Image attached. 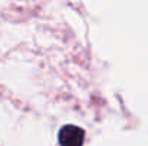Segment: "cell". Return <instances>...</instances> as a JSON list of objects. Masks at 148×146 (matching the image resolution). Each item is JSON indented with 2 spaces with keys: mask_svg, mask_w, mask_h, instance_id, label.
Segmentation results:
<instances>
[{
  "mask_svg": "<svg viewBox=\"0 0 148 146\" xmlns=\"http://www.w3.org/2000/svg\"><path fill=\"white\" fill-rule=\"evenodd\" d=\"M85 139V132L84 129L73 126V125H66L59 130V143L60 146H82Z\"/></svg>",
  "mask_w": 148,
  "mask_h": 146,
  "instance_id": "obj_1",
  "label": "cell"
}]
</instances>
